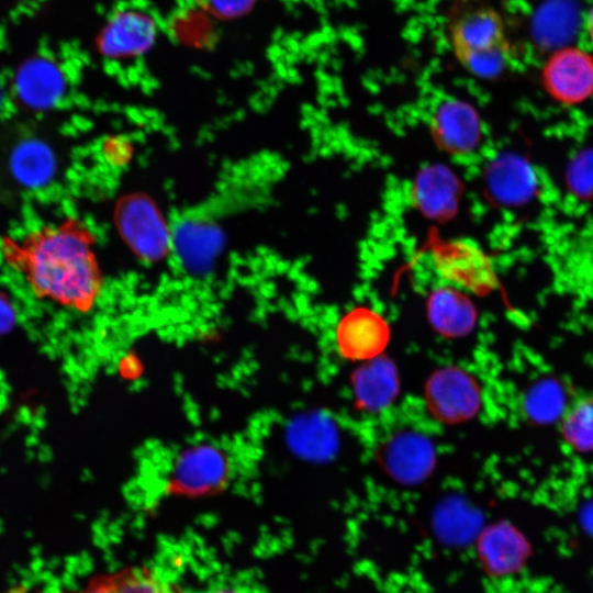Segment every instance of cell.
Here are the masks:
<instances>
[{"label":"cell","instance_id":"obj_1","mask_svg":"<svg viewBox=\"0 0 593 593\" xmlns=\"http://www.w3.org/2000/svg\"><path fill=\"white\" fill-rule=\"evenodd\" d=\"M93 237L81 220L68 216L2 237L0 255L34 296L86 314L96 307L104 283Z\"/></svg>","mask_w":593,"mask_h":593},{"label":"cell","instance_id":"obj_2","mask_svg":"<svg viewBox=\"0 0 593 593\" xmlns=\"http://www.w3.org/2000/svg\"><path fill=\"white\" fill-rule=\"evenodd\" d=\"M450 43L461 66L479 78L497 77L508 61L505 26L491 8H474L457 18L450 27Z\"/></svg>","mask_w":593,"mask_h":593},{"label":"cell","instance_id":"obj_3","mask_svg":"<svg viewBox=\"0 0 593 593\" xmlns=\"http://www.w3.org/2000/svg\"><path fill=\"white\" fill-rule=\"evenodd\" d=\"M433 267L449 287L485 294L497 286L490 257L469 239H439L430 247Z\"/></svg>","mask_w":593,"mask_h":593},{"label":"cell","instance_id":"obj_4","mask_svg":"<svg viewBox=\"0 0 593 593\" xmlns=\"http://www.w3.org/2000/svg\"><path fill=\"white\" fill-rule=\"evenodd\" d=\"M425 394L430 413L446 423L469 419L480 406L477 381L459 368L436 371L427 382Z\"/></svg>","mask_w":593,"mask_h":593},{"label":"cell","instance_id":"obj_5","mask_svg":"<svg viewBox=\"0 0 593 593\" xmlns=\"http://www.w3.org/2000/svg\"><path fill=\"white\" fill-rule=\"evenodd\" d=\"M548 93L563 104H578L593 94V57L577 47L555 52L542 69Z\"/></svg>","mask_w":593,"mask_h":593},{"label":"cell","instance_id":"obj_6","mask_svg":"<svg viewBox=\"0 0 593 593\" xmlns=\"http://www.w3.org/2000/svg\"><path fill=\"white\" fill-rule=\"evenodd\" d=\"M157 33V24L149 14L124 9L108 20L98 35L97 47L108 58L135 57L152 48Z\"/></svg>","mask_w":593,"mask_h":593},{"label":"cell","instance_id":"obj_7","mask_svg":"<svg viewBox=\"0 0 593 593\" xmlns=\"http://www.w3.org/2000/svg\"><path fill=\"white\" fill-rule=\"evenodd\" d=\"M430 130L439 146L454 155L472 153L482 135L481 121L474 108L452 97L435 108Z\"/></svg>","mask_w":593,"mask_h":593},{"label":"cell","instance_id":"obj_8","mask_svg":"<svg viewBox=\"0 0 593 593\" xmlns=\"http://www.w3.org/2000/svg\"><path fill=\"white\" fill-rule=\"evenodd\" d=\"M380 462L385 471L402 483H417L432 471L434 448L428 438L413 430L399 432L380 448Z\"/></svg>","mask_w":593,"mask_h":593},{"label":"cell","instance_id":"obj_9","mask_svg":"<svg viewBox=\"0 0 593 593\" xmlns=\"http://www.w3.org/2000/svg\"><path fill=\"white\" fill-rule=\"evenodd\" d=\"M389 325L377 312L359 306L342 317L336 329L337 347L350 360H369L380 356L388 345Z\"/></svg>","mask_w":593,"mask_h":593},{"label":"cell","instance_id":"obj_10","mask_svg":"<svg viewBox=\"0 0 593 593\" xmlns=\"http://www.w3.org/2000/svg\"><path fill=\"white\" fill-rule=\"evenodd\" d=\"M477 555L483 570L493 577H504L521 570L530 547L525 536L508 523L483 529L477 542Z\"/></svg>","mask_w":593,"mask_h":593},{"label":"cell","instance_id":"obj_11","mask_svg":"<svg viewBox=\"0 0 593 593\" xmlns=\"http://www.w3.org/2000/svg\"><path fill=\"white\" fill-rule=\"evenodd\" d=\"M18 593V592H14ZM26 593V592H22ZM27 593H183L156 569L131 566L91 577L77 590H36Z\"/></svg>","mask_w":593,"mask_h":593},{"label":"cell","instance_id":"obj_12","mask_svg":"<svg viewBox=\"0 0 593 593\" xmlns=\"http://www.w3.org/2000/svg\"><path fill=\"white\" fill-rule=\"evenodd\" d=\"M413 200L428 217L446 220L457 210L460 183L446 167L434 165L423 168L413 184Z\"/></svg>","mask_w":593,"mask_h":593},{"label":"cell","instance_id":"obj_13","mask_svg":"<svg viewBox=\"0 0 593 593\" xmlns=\"http://www.w3.org/2000/svg\"><path fill=\"white\" fill-rule=\"evenodd\" d=\"M353 390L361 409L377 412L387 407L399 390L395 366L381 356L366 360L353 374Z\"/></svg>","mask_w":593,"mask_h":593},{"label":"cell","instance_id":"obj_14","mask_svg":"<svg viewBox=\"0 0 593 593\" xmlns=\"http://www.w3.org/2000/svg\"><path fill=\"white\" fill-rule=\"evenodd\" d=\"M121 227L132 246L142 255L155 258L168 246V236L155 210L145 201L132 200L120 214Z\"/></svg>","mask_w":593,"mask_h":593},{"label":"cell","instance_id":"obj_15","mask_svg":"<svg viewBox=\"0 0 593 593\" xmlns=\"http://www.w3.org/2000/svg\"><path fill=\"white\" fill-rule=\"evenodd\" d=\"M427 309L432 325L445 336H463L474 326V305L456 288L447 286L435 290L428 299Z\"/></svg>","mask_w":593,"mask_h":593},{"label":"cell","instance_id":"obj_16","mask_svg":"<svg viewBox=\"0 0 593 593\" xmlns=\"http://www.w3.org/2000/svg\"><path fill=\"white\" fill-rule=\"evenodd\" d=\"M485 182L491 194L502 203H518L533 191V176L519 158L505 155L495 158L485 170Z\"/></svg>","mask_w":593,"mask_h":593},{"label":"cell","instance_id":"obj_17","mask_svg":"<svg viewBox=\"0 0 593 593\" xmlns=\"http://www.w3.org/2000/svg\"><path fill=\"white\" fill-rule=\"evenodd\" d=\"M225 461L215 449L200 448L190 451L181 459L177 470V479L188 489L198 490L212 486L215 480L222 479Z\"/></svg>","mask_w":593,"mask_h":593},{"label":"cell","instance_id":"obj_18","mask_svg":"<svg viewBox=\"0 0 593 593\" xmlns=\"http://www.w3.org/2000/svg\"><path fill=\"white\" fill-rule=\"evenodd\" d=\"M562 436L577 451L593 450V399H581L562 415Z\"/></svg>","mask_w":593,"mask_h":593},{"label":"cell","instance_id":"obj_19","mask_svg":"<svg viewBox=\"0 0 593 593\" xmlns=\"http://www.w3.org/2000/svg\"><path fill=\"white\" fill-rule=\"evenodd\" d=\"M566 395L562 388L553 380L536 383L525 398V412L533 421L548 423L564 413Z\"/></svg>","mask_w":593,"mask_h":593},{"label":"cell","instance_id":"obj_20","mask_svg":"<svg viewBox=\"0 0 593 593\" xmlns=\"http://www.w3.org/2000/svg\"><path fill=\"white\" fill-rule=\"evenodd\" d=\"M198 5L220 20H232L244 16L256 4L257 0H194Z\"/></svg>","mask_w":593,"mask_h":593},{"label":"cell","instance_id":"obj_21","mask_svg":"<svg viewBox=\"0 0 593 593\" xmlns=\"http://www.w3.org/2000/svg\"><path fill=\"white\" fill-rule=\"evenodd\" d=\"M586 26H588L589 35L591 40L593 41V5L590 9L589 14H588Z\"/></svg>","mask_w":593,"mask_h":593},{"label":"cell","instance_id":"obj_22","mask_svg":"<svg viewBox=\"0 0 593 593\" xmlns=\"http://www.w3.org/2000/svg\"><path fill=\"white\" fill-rule=\"evenodd\" d=\"M208 593H242L239 590L237 589H232V588H221V589H216V590H212Z\"/></svg>","mask_w":593,"mask_h":593}]
</instances>
